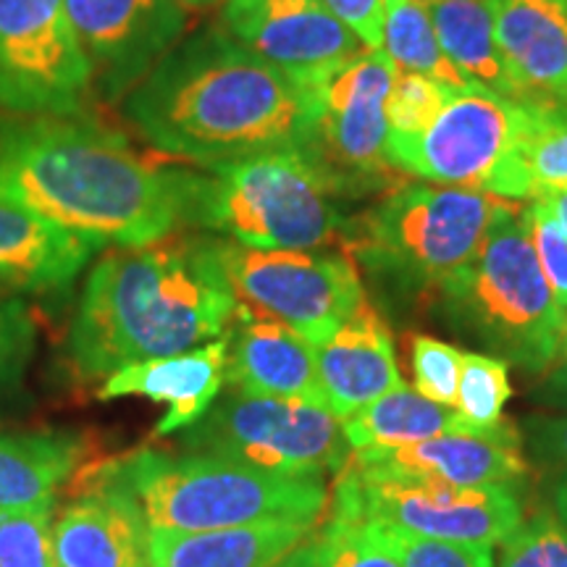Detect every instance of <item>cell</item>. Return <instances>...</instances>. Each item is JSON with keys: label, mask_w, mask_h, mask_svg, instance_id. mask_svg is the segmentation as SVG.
<instances>
[{"label": "cell", "mask_w": 567, "mask_h": 567, "mask_svg": "<svg viewBox=\"0 0 567 567\" xmlns=\"http://www.w3.org/2000/svg\"><path fill=\"white\" fill-rule=\"evenodd\" d=\"M0 203L97 247H140L184 224L179 172L76 116L0 118Z\"/></svg>", "instance_id": "obj_1"}, {"label": "cell", "mask_w": 567, "mask_h": 567, "mask_svg": "<svg viewBox=\"0 0 567 567\" xmlns=\"http://www.w3.org/2000/svg\"><path fill=\"white\" fill-rule=\"evenodd\" d=\"M239 316L243 305L210 239L116 247L87 274L66 358L76 379H105L124 365L221 339Z\"/></svg>", "instance_id": "obj_2"}, {"label": "cell", "mask_w": 567, "mask_h": 567, "mask_svg": "<svg viewBox=\"0 0 567 567\" xmlns=\"http://www.w3.org/2000/svg\"><path fill=\"white\" fill-rule=\"evenodd\" d=\"M124 116L155 151L213 166L300 147L308 101L289 76L231 34L205 30L176 42L126 92Z\"/></svg>", "instance_id": "obj_3"}, {"label": "cell", "mask_w": 567, "mask_h": 567, "mask_svg": "<svg viewBox=\"0 0 567 567\" xmlns=\"http://www.w3.org/2000/svg\"><path fill=\"white\" fill-rule=\"evenodd\" d=\"M151 530H221L264 523L316 526L329 486L316 473H276L203 452L137 450L113 460Z\"/></svg>", "instance_id": "obj_4"}, {"label": "cell", "mask_w": 567, "mask_h": 567, "mask_svg": "<svg viewBox=\"0 0 567 567\" xmlns=\"http://www.w3.org/2000/svg\"><path fill=\"white\" fill-rule=\"evenodd\" d=\"M184 174V224L229 234L252 250H318L342 239L344 224L326 174L300 147H274Z\"/></svg>", "instance_id": "obj_5"}, {"label": "cell", "mask_w": 567, "mask_h": 567, "mask_svg": "<svg viewBox=\"0 0 567 567\" xmlns=\"http://www.w3.org/2000/svg\"><path fill=\"white\" fill-rule=\"evenodd\" d=\"M442 292L450 316L505 363L544 371L563 354L565 313L544 279L515 200L499 210L476 258Z\"/></svg>", "instance_id": "obj_6"}, {"label": "cell", "mask_w": 567, "mask_h": 567, "mask_svg": "<svg viewBox=\"0 0 567 567\" xmlns=\"http://www.w3.org/2000/svg\"><path fill=\"white\" fill-rule=\"evenodd\" d=\"M505 197L446 184H400L344 226L342 239L368 268L439 289L476 258Z\"/></svg>", "instance_id": "obj_7"}, {"label": "cell", "mask_w": 567, "mask_h": 567, "mask_svg": "<svg viewBox=\"0 0 567 567\" xmlns=\"http://www.w3.org/2000/svg\"><path fill=\"white\" fill-rule=\"evenodd\" d=\"M329 509L408 534L486 547L505 544L523 523L507 486H452L371 471L352 460L337 473Z\"/></svg>", "instance_id": "obj_8"}, {"label": "cell", "mask_w": 567, "mask_h": 567, "mask_svg": "<svg viewBox=\"0 0 567 567\" xmlns=\"http://www.w3.org/2000/svg\"><path fill=\"white\" fill-rule=\"evenodd\" d=\"M218 268L245 310L287 323L318 347L368 302L347 252L252 250L213 243Z\"/></svg>", "instance_id": "obj_9"}, {"label": "cell", "mask_w": 567, "mask_h": 567, "mask_svg": "<svg viewBox=\"0 0 567 567\" xmlns=\"http://www.w3.org/2000/svg\"><path fill=\"white\" fill-rule=\"evenodd\" d=\"M184 452H203L276 473H337L352 450L342 421L326 408L279 396H252L234 389L182 431Z\"/></svg>", "instance_id": "obj_10"}, {"label": "cell", "mask_w": 567, "mask_h": 567, "mask_svg": "<svg viewBox=\"0 0 567 567\" xmlns=\"http://www.w3.org/2000/svg\"><path fill=\"white\" fill-rule=\"evenodd\" d=\"M392 80L394 66L386 55L363 51L321 87L305 92L308 126L300 151L337 193L365 182L396 179L386 161V97Z\"/></svg>", "instance_id": "obj_11"}, {"label": "cell", "mask_w": 567, "mask_h": 567, "mask_svg": "<svg viewBox=\"0 0 567 567\" xmlns=\"http://www.w3.org/2000/svg\"><path fill=\"white\" fill-rule=\"evenodd\" d=\"M95 87L66 0H0V109L80 116Z\"/></svg>", "instance_id": "obj_12"}, {"label": "cell", "mask_w": 567, "mask_h": 567, "mask_svg": "<svg viewBox=\"0 0 567 567\" xmlns=\"http://www.w3.org/2000/svg\"><path fill=\"white\" fill-rule=\"evenodd\" d=\"M530 111L481 87L450 92L421 132L386 134V161L400 176L486 193Z\"/></svg>", "instance_id": "obj_13"}, {"label": "cell", "mask_w": 567, "mask_h": 567, "mask_svg": "<svg viewBox=\"0 0 567 567\" xmlns=\"http://www.w3.org/2000/svg\"><path fill=\"white\" fill-rule=\"evenodd\" d=\"M224 27L302 92L321 87L368 51L318 0H226Z\"/></svg>", "instance_id": "obj_14"}, {"label": "cell", "mask_w": 567, "mask_h": 567, "mask_svg": "<svg viewBox=\"0 0 567 567\" xmlns=\"http://www.w3.org/2000/svg\"><path fill=\"white\" fill-rule=\"evenodd\" d=\"M66 13L95 87L111 101L137 87L187 24L179 0H66Z\"/></svg>", "instance_id": "obj_15"}, {"label": "cell", "mask_w": 567, "mask_h": 567, "mask_svg": "<svg viewBox=\"0 0 567 567\" xmlns=\"http://www.w3.org/2000/svg\"><path fill=\"white\" fill-rule=\"evenodd\" d=\"M53 557L55 567H151V523L113 460L55 513Z\"/></svg>", "instance_id": "obj_16"}, {"label": "cell", "mask_w": 567, "mask_h": 567, "mask_svg": "<svg viewBox=\"0 0 567 567\" xmlns=\"http://www.w3.org/2000/svg\"><path fill=\"white\" fill-rule=\"evenodd\" d=\"M352 463L396 476L442 481L452 486H509L526 473L520 442L509 425L492 434H442L389 450L352 452Z\"/></svg>", "instance_id": "obj_17"}, {"label": "cell", "mask_w": 567, "mask_h": 567, "mask_svg": "<svg viewBox=\"0 0 567 567\" xmlns=\"http://www.w3.org/2000/svg\"><path fill=\"white\" fill-rule=\"evenodd\" d=\"M226 358L229 339H213L195 350L168 354V358L142 360L118 368L105 375L97 389V400H124V396H145L166 405L155 434L172 436L187 431L208 413L226 384Z\"/></svg>", "instance_id": "obj_18"}, {"label": "cell", "mask_w": 567, "mask_h": 567, "mask_svg": "<svg viewBox=\"0 0 567 567\" xmlns=\"http://www.w3.org/2000/svg\"><path fill=\"white\" fill-rule=\"evenodd\" d=\"M507 66L536 111H567V0H488Z\"/></svg>", "instance_id": "obj_19"}, {"label": "cell", "mask_w": 567, "mask_h": 567, "mask_svg": "<svg viewBox=\"0 0 567 567\" xmlns=\"http://www.w3.org/2000/svg\"><path fill=\"white\" fill-rule=\"evenodd\" d=\"M226 381L243 394L300 400L326 408L316 347L287 323L243 308L231 326Z\"/></svg>", "instance_id": "obj_20"}, {"label": "cell", "mask_w": 567, "mask_h": 567, "mask_svg": "<svg viewBox=\"0 0 567 567\" xmlns=\"http://www.w3.org/2000/svg\"><path fill=\"white\" fill-rule=\"evenodd\" d=\"M316 363L326 410L339 421L402 384L392 331L368 302L316 347Z\"/></svg>", "instance_id": "obj_21"}, {"label": "cell", "mask_w": 567, "mask_h": 567, "mask_svg": "<svg viewBox=\"0 0 567 567\" xmlns=\"http://www.w3.org/2000/svg\"><path fill=\"white\" fill-rule=\"evenodd\" d=\"M95 243L0 203V281L27 292H61L90 264Z\"/></svg>", "instance_id": "obj_22"}, {"label": "cell", "mask_w": 567, "mask_h": 567, "mask_svg": "<svg viewBox=\"0 0 567 567\" xmlns=\"http://www.w3.org/2000/svg\"><path fill=\"white\" fill-rule=\"evenodd\" d=\"M87 457V439L71 429L0 434V513L55 502Z\"/></svg>", "instance_id": "obj_23"}, {"label": "cell", "mask_w": 567, "mask_h": 567, "mask_svg": "<svg viewBox=\"0 0 567 567\" xmlns=\"http://www.w3.org/2000/svg\"><path fill=\"white\" fill-rule=\"evenodd\" d=\"M434 21L446 59L473 87H481L509 103L528 105L526 92L507 66L494 32L488 0H423Z\"/></svg>", "instance_id": "obj_24"}, {"label": "cell", "mask_w": 567, "mask_h": 567, "mask_svg": "<svg viewBox=\"0 0 567 567\" xmlns=\"http://www.w3.org/2000/svg\"><path fill=\"white\" fill-rule=\"evenodd\" d=\"M465 431L463 417L455 408L436 405L421 392L402 381L365 408L342 417V434L352 452L360 450H389V446L415 444L442 434ZM467 434V431H465Z\"/></svg>", "instance_id": "obj_25"}, {"label": "cell", "mask_w": 567, "mask_h": 567, "mask_svg": "<svg viewBox=\"0 0 567 567\" xmlns=\"http://www.w3.org/2000/svg\"><path fill=\"white\" fill-rule=\"evenodd\" d=\"M567 184V111H530L526 130L496 168L486 193L505 200H534Z\"/></svg>", "instance_id": "obj_26"}, {"label": "cell", "mask_w": 567, "mask_h": 567, "mask_svg": "<svg viewBox=\"0 0 567 567\" xmlns=\"http://www.w3.org/2000/svg\"><path fill=\"white\" fill-rule=\"evenodd\" d=\"M381 53L394 71H413L442 84L446 92L471 90L473 84L446 59L434 21L423 0H384Z\"/></svg>", "instance_id": "obj_27"}, {"label": "cell", "mask_w": 567, "mask_h": 567, "mask_svg": "<svg viewBox=\"0 0 567 567\" xmlns=\"http://www.w3.org/2000/svg\"><path fill=\"white\" fill-rule=\"evenodd\" d=\"M513 386H509V368L505 360L492 354L465 352L463 371L455 396V410L463 417L467 434H492L499 431L502 410H505Z\"/></svg>", "instance_id": "obj_28"}, {"label": "cell", "mask_w": 567, "mask_h": 567, "mask_svg": "<svg viewBox=\"0 0 567 567\" xmlns=\"http://www.w3.org/2000/svg\"><path fill=\"white\" fill-rule=\"evenodd\" d=\"M352 520L400 567H494V547H486V544L444 542V538L408 534V530L360 520V517H352Z\"/></svg>", "instance_id": "obj_29"}, {"label": "cell", "mask_w": 567, "mask_h": 567, "mask_svg": "<svg viewBox=\"0 0 567 567\" xmlns=\"http://www.w3.org/2000/svg\"><path fill=\"white\" fill-rule=\"evenodd\" d=\"M55 502L0 513V567H55Z\"/></svg>", "instance_id": "obj_30"}, {"label": "cell", "mask_w": 567, "mask_h": 567, "mask_svg": "<svg viewBox=\"0 0 567 567\" xmlns=\"http://www.w3.org/2000/svg\"><path fill=\"white\" fill-rule=\"evenodd\" d=\"M499 567H567V526L551 509L536 513L507 538Z\"/></svg>", "instance_id": "obj_31"}, {"label": "cell", "mask_w": 567, "mask_h": 567, "mask_svg": "<svg viewBox=\"0 0 567 567\" xmlns=\"http://www.w3.org/2000/svg\"><path fill=\"white\" fill-rule=\"evenodd\" d=\"M442 84L413 71H394L392 87L386 97L389 134H417L434 122L446 101Z\"/></svg>", "instance_id": "obj_32"}, {"label": "cell", "mask_w": 567, "mask_h": 567, "mask_svg": "<svg viewBox=\"0 0 567 567\" xmlns=\"http://www.w3.org/2000/svg\"><path fill=\"white\" fill-rule=\"evenodd\" d=\"M38 347V326L27 305L17 297L0 300V400L13 394L24 381Z\"/></svg>", "instance_id": "obj_33"}, {"label": "cell", "mask_w": 567, "mask_h": 567, "mask_svg": "<svg viewBox=\"0 0 567 567\" xmlns=\"http://www.w3.org/2000/svg\"><path fill=\"white\" fill-rule=\"evenodd\" d=\"M465 352L457 347L439 342L431 337H415L410 344V363H413L415 392L436 405L455 408L460 371H463Z\"/></svg>", "instance_id": "obj_34"}, {"label": "cell", "mask_w": 567, "mask_h": 567, "mask_svg": "<svg viewBox=\"0 0 567 567\" xmlns=\"http://www.w3.org/2000/svg\"><path fill=\"white\" fill-rule=\"evenodd\" d=\"M321 567H400L384 549H379L352 517L331 513L321 534H316Z\"/></svg>", "instance_id": "obj_35"}, {"label": "cell", "mask_w": 567, "mask_h": 567, "mask_svg": "<svg viewBox=\"0 0 567 567\" xmlns=\"http://www.w3.org/2000/svg\"><path fill=\"white\" fill-rule=\"evenodd\" d=\"M526 226L534 243L538 266H542L544 279H547L551 295L559 310L567 313V237L559 229L555 218L542 208L536 200H530L528 208H523Z\"/></svg>", "instance_id": "obj_36"}, {"label": "cell", "mask_w": 567, "mask_h": 567, "mask_svg": "<svg viewBox=\"0 0 567 567\" xmlns=\"http://www.w3.org/2000/svg\"><path fill=\"white\" fill-rule=\"evenodd\" d=\"M331 17L342 21L368 51H381L384 38V0H318Z\"/></svg>", "instance_id": "obj_37"}, {"label": "cell", "mask_w": 567, "mask_h": 567, "mask_svg": "<svg viewBox=\"0 0 567 567\" xmlns=\"http://www.w3.org/2000/svg\"><path fill=\"white\" fill-rule=\"evenodd\" d=\"M528 446L544 465L565 467L567 471V415L542 417V421L530 423Z\"/></svg>", "instance_id": "obj_38"}, {"label": "cell", "mask_w": 567, "mask_h": 567, "mask_svg": "<svg viewBox=\"0 0 567 567\" xmlns=\"http://www.w3.org/2000/svg\"><path fill=\"white\" fill-rule=\"evenodd\" d=\"M271 567H321V563H318L316 534H310L302 544H297L292 551H287V555Z\"/></svg>", "instance_id": "obj_39"}, {"label": "cell", "mask_w": 567, "mask_h": 567, "mask_svg": "<svg viewBox=\"0 0 567 567\" xmlns=\"http://www.w3.org/2000/svg\"><path fill=\"white\" fill-rule=\"evenodd\" d=\"M534 200L542 205V208L547 210L551 218H555L557 226L565 231V237H567V184L565 187L547 189V193L534 197Z\"/></svg>", "instance_id": "obj_40"}, {"label": "cell", "mask_w": 567, "mask_h": 567, "mask_svg": "<svg viewBox=\"0 0 567 567\" xmlns=\"http://www.w3.org/2000/svg\"><path fill=\"white\" fill-rule=\"evenodd\" d=\"M551 513H555L567 526V473L557 481L555 494H551Z\"/></svg>", "instance_id": "obj_41"}, {"label": "cell", "mask_w": 567, "mask_h": 567, "mask_svg": "<svg viewBox=\"0 0 567 567\" xmlns=\"http://www.w3.org/2000/svg\"><path fill=\"white\" fill-rule=\"evenodd\" d=\"M184 9H195V11H203V9H210V6H218V3H226V0H179Z\"/></svg>", "instance_id": "obj_42"}, {"label": "cell", "mask_w": 567, "mask_h": 567, "mask_svg": "<svg viewBox=\"0 0 567 567\" xmlns=\"http://www.w3.org/2000/svg\"><path fill=\"white\" fill-rule=\"evenodd\" d=\"M555 384H557L559 389H563V392L567 394V363L557 371V375H555Z\"/></svg>", "instance_id": "obj_43"}, {"label": "cell", "mask_w": 567, "mask_h": 567, "mask_svg": "<svg viewBox=\"0 0 567 567\" xmlns=\"http://www.w3.org/2000/svg\"><path fill=\"white\" fill-rule=\"evenodd\" d=\"M563 354L567 358V313H565V329H563Z\"/></svg>", "instance_id": "obj_44"}]
</instances>
